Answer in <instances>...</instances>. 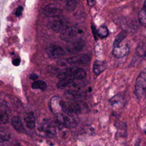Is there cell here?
<instances>
[{"mask_svg":"<svg viewBox=\"0 0 146 146\" xmlns=\"http://www.w3.org/2000/svg\"><path fill=\"white\" fill-rule=\"evenodd\" d=\"M58 78L60 79H71L78 80H82L86 76V71L77 67H68L61 70L57 75Z\"/></svg>","mask_w":146,"mask_h":146,"instance_id":"6da1fadb","label":"cell"},{"mask_svg":"<svg viewBox=\"0 0 146 146\" xmlns=\"http://www.w3.org/2000/svg\"><path fill=\"white\" fill-rule=\"evenodd\" d=\"M35 127L36 133L40 136L52 137L57 133L55 125L48 119H43Z\"/></svg>","mask_w":146,"mask_h":146,"instance_id":"7a4b0ae2","label":"cell"},{"mask_svg":"<svg viewBox=\"0 0 146 146\" xmlns=\"http://www.w3.org/2000/svg\"><path fill=\"white\" fill-rule=\"evenodd\" d=\"M55 120L62 126L68 128L75 127L78 124L76 114L66 112H62L55 115Z\"/></svg>","mask_w":146,"mask_h":146,"instance_id":"3957f363","label":"cell"},{"mask_svg":"<svg viewBox=\"0 0 146 146\" xmlns=\"http://www.w3.org/2000/svg\"><path fill=\"white\" fill-rule=\"evenodd\" d=\"M48 26L55 32L60 33L68 27V22L66 19L61 16L53 18L52 19L49 21Z\"/></svg>","mask_w":146,"mask_h":146,"instance_id":"277c9868","label":"cell"},{"mask_svg":"<svg viewBox=\"0 0 146 146\" xmlns=\"http://www.w3.org/2000/svg\"><path fill=\"white\" fill-rule=\"evenodd\" d=\"M146 89V68L144 69L137 76L135 83V94L136 96L141 98Z\"/></svg>","mask_w":146,"mask_h":146,"instance_id":"5b68a950","label":"cell"},{"mask_svg":"<svg viewBox=\"0 0 146 146\" xmlns=\"http://www.w3.org/2000/svg\"><path fill=\"white\" fill-rule=\"evenodd\" d=\"M43 12L46 17L55 18L61 15L62 10L57 3H49L44 6Z\"/></svg>","mask_w":146,"mask_h":146,"instance_id":"8992f818","label":"cell"},{"mask_svg":"<svg viewBox=\"0 0 146 146\" xmlns=\"http://www.w3.org/2000/svg\"><path fill=\"white\" fill-rule=\"evenodd\" d=\"M78 32H80L74 26H68L60 33V38L66 42H70L74 40Z\"/></svg>","mask_w":146,"mask_h":146,"instance_id":"52a82bcc","label":"cell"},{"mask_svg":"<svg viewBox=\"0 0 146 146\" xmlns=\"http://www.w3.org/2000/svg\"><path fill=\"white\" fill-rule=\"evenodd\" d=\"M46 53L49 58L57 59L64 56L65 51L59 46L51 45L46 48Z\"/></svg>","mask_w":146,"mask_h":146,"instance_id":"ba28073f","label":"cell"},{"mask_svg":"<svg viewBox=\"0 0 146 146\" xmlns=\"http://www.w3.org/2000/svg\"><path fill=\"white\" fill-rule=\"evenodd\" d=\"M84 46V41L81 39H78L69 42L66 46V50L70 53H78L83 50Z\"/></svg>","mask_w":146,"mask_h":146,"instance_id":"9c48e42d","label":"cell"},{"mask_svg":"<svg viewBox=\"0 0 146 146\" xmlns=\"http://www.w3.org/2000/svg\"><path fill=\"white\" fill-rule=\"evenodd\" d=\"M66 61L70 64H84L89 63L90 58L87 55L79 54L67 58Z\"/></svg>","mask_w":146,"mask_h":146,"instance_id":"30bf717a","label":"cell"},{"mask_svg":"<svg viewBox=\"0 0 146 146\" xmlns=\"http://www.w3.org/2000/svg\"><path fill=\"white\" fill-rule=\"evenodd\" d=\"M62 100L58 96H54L52 98L50 103V107L51 111L55 115L63 112Z\"/></svg>","mask_w":146,"mask_h":146,"instance_id":"8fae6325","label":"cell"},{"mask_svg":"<svg viewBox=\"0 0 146 146\" xmlns=\"http://www.w3.org/2000/svg\"><path fill=\"white\" fill-rule=\"evenodd\" d=\"M128 50L129 48L127 45L113 47V55L116 58H123L128 54Z\"/></svg>","mask_w":146,"mask_h":146,"instance_id":"7c38bea8","label":"cell"},{"mask_svg":"<svg viewBox=\"0 0 146 146\" xmlns=\"http://www.w3.org/2000/svg\"><path fill=\"white\" fill-rule=\"evenodd\" d=\"M107 67V63L105 61L95 60L93 64V71L96 75H99L103 72Z\"/></svg>","mask_w":146,"mask_h":146,"instance_id":"4fadbf2b","label":"cell"},{"mask_svg":"<svg viewBox=\"0 0 146 146\" xmlns=\"http://www.w3.org/2000/svg\"><path fill=\"white\" fill-rule=\"evenodd\" d=\"M3 103L4 102L0 103V124H6L9 119L7 107Z\"/></svg>","mask_w":146,"mask_h":146,"instance_id":"5bb4252c","label":"cell"},{"mask_svg":"<svg viewBox=\"0 0 146 146\" xmlns=\"http://www.w3.org/2000/svg\"><path fill=\"white\" fill-rule=\"evenodd\" d=\"M24 121L26 126L30 129H33L36 126L35 118L34 113L32 112H29L25 114Z\"/></svg>","mask_w":146,"mask_h":146,"instance_id":"9a60e30c","label":"cell"},{"mask_svg":"<svg viewBox=\"0 0 146 146\" xmlns=\"http://www.w3.org/2000/svg\"><path fill=\"white\" fill-rule=\"evenodd\" d=\"M57 87L59 89H64L67 88H71L76 86V83L74 79H60L57 83Z\"/></svg>","mask_w":146,"mask_h":146,"instance_id":"2e32d148","label":"cell"},{"mask_svg":"<svg viewBox=\"0 0 146 146\" xmlns=\"http://www.w3.org/2000/svg\"><path fill=\"white\" fill-rule=\"evenodd\" d=\"M11 125L13 128L19 132L23 133L25 130L20 118L17 116H14L11 119Z\"/></svg>","mask_w":146,"mask_h":146,"instance_id":"e0dca14e","label":"cell"},{"mask_svg":"<svg viewBox=\"0 0 146 146\" xmlns=\"http://www.w3.org/2000/svg\"><path fill=\"white\" fill-rule=\"evenodd\" d=\"M33 89H39L42 91H44L47 88V84L43 80H36L32 84Z\"/></svg>","mask_w":146,"mask_h":146,"instance_id":"ac0fdd59","label":"cell"},{"mask_svg":"<svg viewBox=\"0 0 146 146\" xmlns=\"http://www.w3.org/2000/svg\"><path fill=\"white\" fill-rule=\"evenodd\" d=\"M127 34L125 31H122L119 34H118L116 36L115 41L113 42V47L120 46V43L127 36Z\"/></svg>","mask_w":146,"mask_h":146,"instance_id":"d6986e66","label":"cell"},{"mask_svg":"<svg viewBox=\"0 0 146 146\" xmlns=\"http://www.w3.org/2000/svg\"><path fill=\"white\" fill-rule=\"evenodd\" d=\"M10 139V135L8 131L0 128V142L8 141Z\"/></svg>","mask_w":146,"mask_h":146,"instance_id":"ffe728a7","label":"cell"},{"mask_svg":"<svg viewBox=\"0 0 146 146\" xmlns=\"http://www.w3.org/2000/svg\"><path fill=\"white\" fill-rule=\"evenodd\" d=\"M97 35L101 38H104L108 35V30L106 26H101L96 31Z\"/></svg>","mask_w":146,"mask_h":146,"instance_id":"44dd1931","label":"cell"},{"mask_svg":"<svg viewBox=\"0 0 146 146\" xmlns=\"http://www.w3.org/2000/svg\"><path fill=\"white\" fill-rule=\"evenodd\" d=\"M139 21L143 26H146V11L143 8L139 13Z\"/></svg>","mask_w":146,"mask_h":146,"instance_id":"7402d4cb","label":"cell"},{"mask_svg":"<svg viewBox=\"0 0 146 146\" xmlns=\"http://www.w3.org/2000/svg\"><path fill=\"white\" fill-rule=\"evenodd\" d=\"M77 6L76 0H67L66 2V9L68 11H73Z\"/></svg>","mask_w":146,"mask_h":146,"instance_id":"603a6c76","label":"cell"},{"mask_svg":"<svg viewBox=\"0 0 146 146\" xmlns=\"http://www.w3.org/2000/svg\"><path fill=\"white\" fill-rule=\"evenodd\" d=\"M110 103L111 104L112 106H115L116 105H118L121 102H122V99H121V98L119 96V95H116V96H113L110 100Z\"/></svg>","mask_w":146,"mask_h":146,"instance_id":"cb8c5ba5","label":"cell"},{"mask_svg":"<svg viewBox=\"0 0 146 146\" xmlns=\"http://www.w3.org/2000/svg\"><path fill=\"white\" fill-rule=\"evenodd\" d=\"M23 10V7H22V6H19V7L16 9V10H15V14L16 16H17V17L21 16V15H22Z\"/></svg>","mask_w":146,"mask_h":146,"instance_id":"d4e9b609","label":"cell"},{"mask_svg":"<svg viewBox=\"0 0 146 146\" xmlns=\"http://www.w3.org/2000/svg\"><path fill=\"white\" fill-rule=\"evenodd\" d=\"M13 65L15 66H18L20 64V63H21V60L19 58H16V59H14L13 60Z\"/></svg>","mask_w":146,"mask_h":146,"instance_id":"484cf974","label":"cell"},{"mask_svg":"<svg viewBox=\"0 0 146 146\" xmlns=\"http://www.w3.org/2000/svg\"><path fill=\"white\" fill-rule=\"evenodd\" d=\"M30 78L31 80H36V79L38 78V76L37 74L33 73V74H31L30 75Z\"/></svg>","mask_w":146,"mask_h":146,"instance_id":"4316f807","label":"cell"},{"mask_svg":"<svg viewBox=\"0 0 146 146\" xmlns=\"http://www.w3.org/2000/svg\"><path fill=\"white\" fill-rule=\"evenodd\" d=\"M87 2L88 5L91 7L93 6L95 3V0H87Z\"/></svg>","mask_w":146,"mask_h":146,"instance_id":"83f0119b","label":"cell"},{"mask_svg":"<svg viewBox=\"0 0 146 146\" xmlns=\"http://www.w3.org/2000/svg\"><path fill=\"white\" fill-rule=\"evenodd\" d=\"M143 9L146 11V1L144 2V6H143Z\"/></svg>","mask_w":146,"mask_h":146,"instance_id":"f1b7e54d","label":"cell"},{"mask_svg":"<svg viewBox=\"0 0 146 146\" xmlns=\"http://www.w3.org/2000/svg\"><path fill=\"white\" fill-rule=\"evenodd\" d=\"M14 146H22V145H21V144H17V145H14Z\"/></svg>","mask_w":146,"mask_h":146,"instance_id":"f546056e","label":"cell"},{"mask_svg":"<svg viewBox=\"0 0 146 146\" xmlns=\"http://www.w3.org/2000/svg\"><path fill=\"white\" fill-rule=\"evenodd\" d=\"M144 94H145V98H146V89H145V92H144Z\"/></svg>","mask_w":146,"mask_h":146,"instance_id":"4dcf8cb0","label":"cell"},{"mask_svg":"<svg viewBox=\"0 0 146 146\" xmlns=\"http://www.w3.org/2000/svg\"><path fill=\"white\" fill-rule=\"evenodd\" d=\"M56 1H63V0H55Z\"/></svg>","mask_w":146,"mask_h":146,"instance_id":"1f68e13d","label":"cell"}]
</instances>
